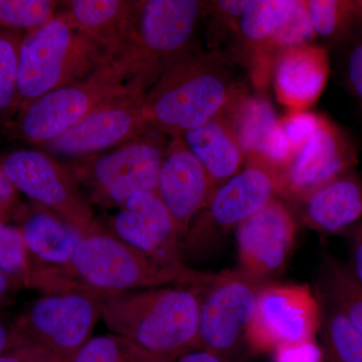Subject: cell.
Segmentation results:
<instances>
[{
    "mask_svg": "<svg viewBox=\"0 0 362 362\" xmlns=\"http://www.w3.org/2000/svg\"><path fill=\"white\" fill-rule=\"evenodd\" d=\"M230 123L244 153L245 163L258 156L280 125L270 102L261 96L240 95L223 115Z\"/></svg>",
    "mask_w": 362,
    "mask_h": 362,
    "instance_id": "603a6c76",
    "label": "cell"
},
{
    "mask_svg": "<svg viewBox=\"0 0 362 362\" xmlns=\"http://www.w3.org/2000/svg\"><path fill=\"white\" fill-rule=\"evenodd\" d=\"M185 268H168L152 261L97 223L85 233L71 261L63 267H42V294L85 289L105 296L134 290L178 286L204 287L220 278Z\"/></svg>",
    "mask_w": 362,
    "mask_h": 362,
    "instance_id": "6da1fadb",
    "label": "cell"
},
{
    "mask_svg": "<svg viewBox=\"0 0 362 362\" xmlns=\"http://www.w3.org/2000/svg\"><path fill=\"white\" fill-rule=\"evenodd\" d=\"M0 168L18 192L83 233L96 223L92 206L70 169L44 150H13L0 159Z\"/></svg>",
    "mask_w": 362,
    "mask_h": 362,
    "instance_id": "30bf717a",
    "label": "cell"
},
{
    "mask_svg": "<svg viewBox=\"0 0 362 362\" xmlns=\"http://www.w3.org/2000/svg\"><path fill=\"white\" fill-rule=\"evenodd\" d=\"M169 141V136L150 126L130 141L66 166L90 204L120 207L137 192H156Z\"/></svg>",
    "mask_w": 362,
    "mask_h": 362,
    "instance_id": "8992f818",
    "label": "cell"
},
{
    "mask_svg": "<svg viewBox=\"0 0 362 362\" xmlns=\"http://www.w3.org/2000/svg\"><path fill=\"white\" fill-rule=\"evenodd\" d=\"M173 362H232L204 349H195L183 354Z\"/></svg>",
    "mask_w": 362,
    "mask_h": 362,
    "instance_id": "ab89813d",
    "label": "cell"
},
{
    "mask_svg": "<svg viewBox=\"0 0 362 362\" xmlns=\"http://www.w3.org/2000/svg\"><path fill=\"white\" fill-rule=\"evenodd\" d=\"M33 267L18 226L0 221V273L18 288H30Z\"/></svg>",
    "mask_w": 362,
    "mask_h": 362,
    "instance_id": "4dcf8cb0",
    "label": "cell"
},
{
    "mask_svg": "<svg viewBox=\"0 0 362 362\" xmlns=\"http://www.w3.org/2000/svg\"><path fill=\"white\" fill-rule=\"evenodd\" d=\"M136 0H71L63 13L71 25L97 42L111 61L122 49L132 25Z\"/></svg>",
    "mask_w": 362,
    "mask_h": 362,
    "instance_id": "44dd1931",
    "label": "cell"
},
{
    "mask_svg": "<svg viewBox=\"0 0 362 362\" xmlns=\"http://www.w3.org/2000/svg\"><path fill=\"white\" fill-rule=\"evenodd\" d=\"M0 362H62L45 347L33 342H23L6 350Z\"/></svg>",
    "mask_w": 362,
    "mask_h": 362,
    "instance_id": "836d02e7",
    "label": "cell"
},
{
    "mask_svg": "<svg viewBox=\"0 0 362 362\" xmlns=\"http://www.w3.org/2000/svg\"><path fill=\"white\" fill-rule=\"evenodd\" d=\"M202 288L165 286L111 295L102 305V319L113 334L173 362L199 349Z\"/></svg>",
    "mask_w": 362,
    "mask_h": 362,
    "instance_id": "3957f363",
    "label": "cell"
},
{
    "mask_svg": "<svg viewBox=\"0 0 362 362\" xmlns=\"http://www.w3.org/2000/svg\"><path fill=\"white\" fill-rule=\"evenodd\" d=\"M105 298L85 289L42 294L14 321V329L62 362H71L93 337Z\"/></svg>",
    "mask_w": 362,
    "mask_h": 362,
    "instance_id": "ba28073f",
    "label": "cell"
},
{
    "mask_svg": "<svg viewBox=\"0 0 362 362\" xmlns=\"http://www.w3.org/2000/svg\"><path fill=\"white\" fill-rule=\"evenodd\" d=\"M249 0L206 2L204 21H206L207 51H218V44L228 32H237L238 23Z\"/></svg>",
    "mask_w": 362,
    "mask_h": 362,
    "instance_id": "1f68e13d",
    "label": "cell"
},
{
    "mask_svg": "<svg viewBox=\"0 0 362 362\" xmlns=\"http://www.w3.org/2000/svg\"><path fill=\"white\" fill-rule=\"evenodd\" d=\"M112 233L152 261L168 268H185L181 240L173 216L156 192L130 197L110 221Z\"/></svg>",
    "mask_w": 362,
    "mask_h": 362,
    "instance_id": "2e32d148",
    "label": "cell"
},
{
    "mask_svg": "<svg viewBox=\"0 0 362 362\" xmlns=\"http://www.w3.org/2000/svg\"><path fill=\"white\" fill-rule=\"evenodd\" d=\"M23 39L0 28V119L18 114V66Z\"/></svg>",
    "mask_w": 362,
    "mask_h": 362,
    "instance_id": "f546056e",
    "label": "cell"
},
{
    "mask_svg": "<svg viewBox=\"0 0 362 362\" xmlns=\"http://www.w3.org/2000/svg\"><path fill=\"white\" fill-rule=\"evenodd\" d=\"M316 294L327 300L362 333V284L349 264L324 252Z\"/></svg>",
    "mask_w": 362,
    "mask_h": 362,
    "instance_id": "cb8c5ba5",
    "label": "cell"
},
{
    "mask_svg": "<svg viewBox=\"0 0 362 362\" xmlns=\"http://www.w3.org/2000/svg\"><path fill=\"white\" fill-rule=\"evenodd\" d=\"M145 94L131 92L117 98L40 147L51 156L71 161L103 153L134 139L150 127L143 111Z\"/></svg>",
    "mask_w": 362,
    "mask_h": 362,
    "instance_id": "7c38bea8",
    "label": "cell"
},
{
    "mask_svg": "<svg viewBox=\"0 0 362 362\" xmlns=\"http://www.w3.org/2000/svg\"><path fill=\"white\" fill-rule=\"evenodd\" d=\"M297 206L300 218L311 230L347 233L362 218V177L351 171L319 188Z\"/></svg>",
    "mask_w": 362,
    "mask_h": 362,
    "instance_id": "ffe728a7",
    "label": "cell"
},
{
    "mask_svg": "<svg viewBox=\"0 0 362 362\" xmlns=\"http://www.w3.org/2000/svg\"><path fill=\"white\" fill-rule=\"evenodd\" d=\"M306 4L316 37L325 40L337 42L362 21V1L309 0Z\"/></svg>",
    "mask_w": 362,
    "mask_h": 362,
    "instance_id": "4316f807",
    "label": "cell"
},
{
    "mask_svg": "<svg viewBox=\"0 0 362 362\" xmlns=\"http://www.w3.org/2000/svg\"><path fill=\"white\" fill-rule=\"evenodd\" d=\"M321 308L310 287L270 282L259 292L247 334V346L255 354L316 342Z\"/></svg>",
    "mask_w": 362,
    "mask_h": 362,
    "instance_id": "8fae6325",
    "label": "cell"
},
{
    "mask_svg": "<svg viewBox=\"0 0 362 362\" xmlns=\"http://www.w3.org/2000/svg\"><path fill=\"white\" fill-rule=\"evenodd\" d=\"M131 92H144L128 82L111 62L84 80L42 95L16 114L14 133L42 146L64 134L100 107Z\"/></svg>",
    "mask_w": 362,
    "mask_h": 362,
    "instance_id": "52a82bcc",
    "label": "cell"
},
{
    "mask_svg": "<svg viewBox=\"0 0 362 362\" xmlns=\"http://www.w3.org/2000/svg\"><path fill=\"white\" fill-rule=\"evenodd\" d=\"M28 342L21 338L14 329L13 324H8L0 318V356L11 347Z\"/></svg>",
    "mask_w": 362,
    "mask_h": 362,
    "instance_id": "f35d334b",
    "label": "cell"
},
{
    "mask_svg": "<svg viewBox=\"0 0 362 362\" xmlns=\"http://www.w3.org/2000/svg\"><path fill=\"white\" fill-rule=\"evenodd\" d=\"M246 92L225 52L195 47L162 73L143 100L149 126L181 137L226 113Z\"/></svg>",
    "mask_w": 362,
    "mask_h": 362,
    "instance_id": "7a4b0ae2",
    "label": "cell"
},
{
    "mask_svg": "<svg viewBox=\"0 0 362 362\" xmlns=\"http://www.w3.org/2000/svg\"><path fill=\"white\" fill-rule=\"evenodd\" d=\"M350 242L349 266L362 284V218L347 232Z\"/></svg>",
    "mask_w": 362,
    "mask_h": 362,
    "instance_id": "8d00e7d4",
    "label": "cell"
},
{
    "mask_svg": "<svg viewBox=\"0 0 362 362\" xmlns=\"http://www.w3.org/2000/svg\"><path fill=\"white\" fill-rule=\"evenodd\" d=\"M330 75L327 49L312 44L283 52L272 71L274 90L289 111L307 110L322 95Z\"/></svg>",
    "mask_w": 362,
    "mask_h": 362,
    "instance_id": "ac0fdd59",
    "label": "cell"
},
{
    "mask_svg": "<svg viewBox=\"0 0 362 362\" xmlns=\"http://www.w3.org/2000/svg\"><path fill=\"white\" fill-rule=\"evenodd\" d=\"M349 78L354 92L362 100V44L359 45L350 56Z\"/></svg>",
    "mask_w": 362,
    "mask_h": 362,
    "instance_id": "74e56055",
    "label": "cell"
},
{
    "mask_svg": "<svg viewBox=\"0 0 362 362\" xmlns=\"http://www.w3.org/2000/svg\"><path fill=\"white\" fill-rule=\"evenodd\" d=\"M180 138L206 169L214 188L244 168V153L233 128L223 116L188 131Z\"/></svg>",
    "mask_w": 362,
    "mask_h": 362,
    "instance_id": "7402d4cb",
    "label": "cell"
},
{
    "mask_svg": "<svg viewBox=\"0 0 362 362\" xmlns=\"http://www.w3.org/2000/svg\"><path fill=\"white\" fill-rule=\"evenodd\" d=\"M278 183L266 169L245 164L242 170L216 188L199 220L189 230L181 245L194 247L225 235L275 199Z\"/></svg>",
    "mask_w": 362,
    "mask_h": 362,
    "instance_id": "5bb4252c",
    "label": "cell"
},
{
    "mask_svg": "<svg viewBox=\"0 0 362 362\" xmlns=\"http://www.w3.org/2000/svg\"><path fill=\"white\" fill-rule=\"evenodd\" d=\"M239 268L259 282H274L287 265L297 221L287 202L276 197L235 228Z\"/></svg>",
    "mask_w": 362,
    "mask_h": 362,
    "instance_id": "9a60e30c",
    "label": "cell"
},
{
    "mask_svg": "<svg viewBox=\"0 0 362 362\" xmlns=\"http://www.w3.org/2000/svg\"><path fill=\"white\" fill-rule=\"evenodd\" d=\"M214 189L206 169L182 139L170 138L159 170L156 194L175 221L181 245Z\"/></svg>",
    "mask_w": 362,
    "mask_h": 362,
    "instance_id": "e0dca14e",
    "label": "cell"
},
{
    "mask_svg": "<svg viewBox=\"0 0 362 362\" xmlns=\"http://www.w3.org/2000/svg\"><path fill=\"white\" fill-rule=\"evenodd\" d=\"M14 221L33 268L66 266L85 235L58 214L33 202L21 204Z\"/></svg>",
    "mask_w": 362,
    "mask_h": 362,
    "instance_id": "d6986e66",
    "label": "cell"
},
{
    "mask_svg": "<svg viewBox=\"0 0 362 362\" xmlns=\"http://www.w3.org/2000/svg\"><path fill=\"white\" fill-rule=\"evenodd\" d=\"M266 284L237 269L221 272L218 280L202 288L199 349L237 361L247 346V330Z\"/></svg>",
    "mask_w": 362,
    "mask_h": 362,
    "instance_id": "9c48e42d",
    "label": "cell"
},
{
    "mask_svg": "<svg viewBox=\"0 0 362 362\" xmlns=\"http://www.w3.org/2000/svg\"><path fill=\"white\" fill-rule=\"evenodd\" d=\"M206 1L136 0L127 40L111 63L128 82L145 90L176 59L194 49Z\"/></svg>",
    "mask_w": 362,
    "mask_h": 362,
    "instance_id": "277c9868",
    "label": "cell"
},
{
    "mask_svg": "<svg viewBox=\"0 0 362 362\" xmlns=\"http://www.w3.org/2000/svg\"><path fill=\"white\" fill-rule=\"evenodd\" d=\"M18 289L11 279L0 273V308L6 306L11 302L13 292Z\"/></svg>",
    "mask_w": 362,
    "mask_h": 362,
    "instance_id": "60d3db41",
    "label": "cell"
},
{
    "mask_svg": "<svg viewBox=\"0 0 362 362\" xmlns=\"http://www.w3.org/2000/svg\"><path fill=\"white\" fill-rule=\"evenodd\" d=\"M71 362H170L119 335L92 337Z\"/></svg>",
    "mask_w": 362,
    "mask_h": 362,
    "instance_id": "f1b7e54d",
    "label": "cell"
},
{
    "mask_svg": "<svg viewBox=\"0 0 362 362\" xmlns=\"http://www.w3.org/2000/svg\"><path fill=\"white\" fill-rule=\"evenodd\" d=\"M318 297L321 308V362H362V333L334 305Z\"/></svg>",
    "mask_w": 362,
    "mask_h": 362,
    "instance_id": "484cf974",
    "label": "cell"
},
{
    "mask_svg": "<svg viewBox=\"0 0 362 362\" xmlns=\"http://www.w3.org/2000/svg\"><path fill=\"white\" fill-rule=\"evenodd\" d=\"M322 118L323 116L308 110L289 111L287 115L280 118L281 126L294 152L308 141L320 125Z\"/></svg>",
    "mask_w": 362,
    "mask_h": 362,
    "instance_id": "d6a6232c",
    "label": "cell"
},
{
    "mask_svg": "<svg viewBox=\"0 0 362 362\" xmlns=\"http://www.w3.org/2000/svg\"><path fill=\"white\" fill-rule=\"evenodd\" d=\"M21 204L20 192L0 168V221L7 223L14 220Z\"/></svg>",
    "mask_w": 362,
    "mask_h": 362,
    "instance_id": "d590c367",
    "label": "cell"
},
{
    "mask_svg": "<svg viewBox=\"0 0 362 362\" xmlns=\"http://www.w3.org/2000/svg\"><path fill=\"white\" fill-rule=\"evenodd\" d=\"M63 4L54 0H0V28L25 37L49 23Z\"/></svg>",
    "mask_w": 362,
    "mask_h": 362,
    "instance_id": "83f0119b",
    "label": "cell"
},
{
    "mask_svg": "<svg viewBox=\"0 0 362 362\" xmlns=\"http://www.w3.org/2000/svg\"><path fill=\"white\" fill-rule=\"evenodd\" d=\"M274 362H321L322 352L317 342L282 347L273 352Z\"/></svg>",
    "mask_w": 362,
    "mask_h": 362,
    "instance_id": "e575fe53",
    "label": "cell"
},
{
    "mask_svg": "<svg viewBox=\"0 0 362 362\" xmlns=\"http://www.w3.org/2000/svg\"><path fill=\"white\" fill-rule=\"evenodd\" d=\"M109 62L107 52L59 11L21 42L18 113L42 95L80 82Z\"/></svg>",
    "mask_w": 362,
    "mask_h": 362,
    "instance_id": "5b68a950",
    "label": "cell"
},
{
    "mask_svg": "<svg viewBox=\"0 0 362 362\" xmlns=\"http://www.w3.org/2000/svg\"><path fill=\"white\" fill-rule=\"evenodd\" d=\"M297 0H250L238 23L240 42L251 56L290 21ZM249 52V54H250Z\"/></svg>",
    "mask_w": 362,
    "mask_h": 362,
    "instance_id": "d4e9b609",
    "label": "cell"
},
{
    "mask_svg": "<svg viewBox=\"0 0 362 362\" xmlns=\"http://www.w3.org/2000/svg\"><path fill=\"white\" fill-rule=\"evenodd\" d=\"M356 163L354 142L323 116L314 134L295 152L279 180L277 195L297 206L319 188L354 171Z\"/></svg>",
    "mask_w": 362,
    "mask_h": 362,
    "instance_id": "4fadbf2b",
    "label": "cell"
}]
</instances>
